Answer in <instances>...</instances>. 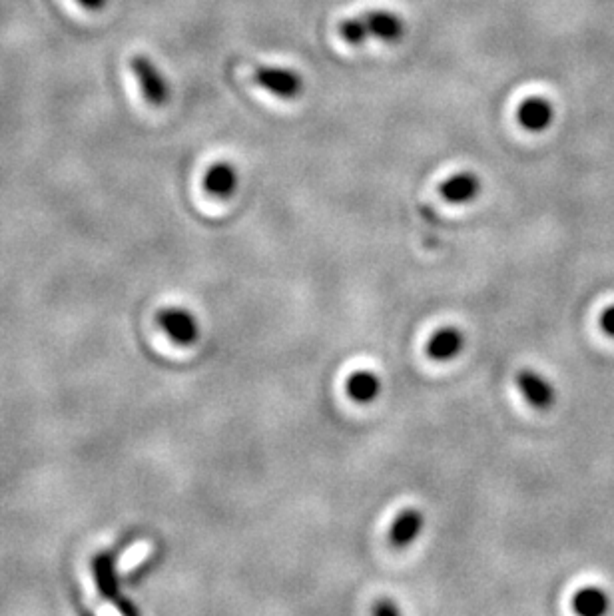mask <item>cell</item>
<instances>
[{
	"label": "cell",
	"instance_id": "cell-12",
	"mask_svg": "<svg viewBox=\"0 0 614 616\" xmlns=\"http://www.w3.org/2000/svg\"><path fill=\"white\" fill-rule=\"evenodd\" d=\"M553 106L545 98H527L519 108V122L533 132H541L551 126Z\"/></svg>",
	"mask_w": 614,
	"mask_h": 616
},
{
	"label": "cell",
	"instance_id": "cell-1",
	"mask_svg": "<svg viewBox=\"0 0 614 616\" xmlns=\"http://www.w3.org/2000/svg\"><path fill=\"white\" fill-rule=\"evenodd\" d=\"M339 34L347 44H363L369 36L387 40V42H397L405 34V24L403 20L385 10H375L367 12L357 18H347L339 24Z\"/></svg>",
	"mask_w": 614,
	"mask_h": 616
},
{
	"label": "cell",
	"instance_id": "cell-11",
	"mask_svg": "<svg viewBox=\"0 0 614 616\" xmlns=\"http://www.w3.org/2000/svg\"><path fill=\"white\" fill-rule=\"evenodd\" d=\"M204 188L218 198H228L236 192L238 188V172L232 164L228 162H218L214 164L204 178Z\"/></svg>",
	"mask_w": 614,
	"mask_h": 616
},
{
	"label": "cell",
	"instance_id": "cell-9",
	"mask_svg": "<svg viewBox=\"0 0 614 616\" xmlns=\"http://www.w3.org/2000/svg\"><path fill=\"white\" fill-rule=\"evenodd\" d=\"M481 192V180L471 172H461L441 184V196L451 204H467Z\"/></svg>",
	"mask_w": 614,
	"mask_h": 616
},
{
	"label": "cell",
	"instance_id": "cell-8",
	"mask_svg": "<svg viewBox=\"0 0 614 616\" xmlns=\"http://www.w3.org/2000/svg\"><path fill=\"white\" fill-rule=\"evenodd\" d=\"M465 347V335L459 327L447 325L437 329L427 341V353L435 361H451L455 359Z\"/></svg>",
	"mask_w": 614,
	"mask_h": 616
},
{
	"label": "cell",
	"instance_id": "cell-4",
	"mask_svg": "<svg viewBox=\"0 0 614 616\" xmlns=\"http://www.w3.org/2000/svg\"><path fill=\"white\" fill-rule=\"evenodd\" d=\"M254 80L280 98H296L304 90V80L298 72L276 66H260L254 70Z\"/></svg>",
	"mask_w": 614,
	"mask_h": 616
},
{
	"label": "cell",
	"instance_id": "cell-10",
	"mask_svg": "<svg viewBox=\"0 0 614 616\" xmlns=\"http://www.w3.org/2000/svg\"><path fill=\"white\" fill-rule=\"evenodd\" d=\"M345 389H347V395L353 401L365 405V403H371V401H375L379 397V393H381V379L371 369H359V371L349 375Z\"/></svg>",
	"mask_w": 614,
	"mask_h": 616
},
{
	"label": "cell",
	"instance_id": "cell-14",
	"mask_svg": "<svg viewBox=\"0 0 614 616\" xmlns=\"http://www.w3.org/2000/svg\"><path fill=\"white\" fill-rule=\"evenodd\" d=\"M375 615H397L399 613V607L393 603V601H387V599H381L373 605L371 609Z\"/></svg>",
	"mask_w": 614,
	"mask_h": 616
},
{
	"label": "cell",
	"instance_id": "cell-7",
	"mask_svg": "<svg viewBox=\"0 0 614 616\" xmlns=\"http://www.w3.org/2000/svg\"><path fill=\"white\" fill-rule=\"evenodd\" d=\"M423 529H425V515L419 509H405L395 517L389 529V541L395 549H405L419 539Z\"/></svg>",
	"mask_w": 614,
	"mask_h": 616
},
{
	"label": "cell",
	"instance_id": "cell-3",
	"mask_svg": "<svg viewBox=\"0 0 614 616\" xmlns=\"http://www.w3.org/2000/svg\"><path fill=\"white\" fill-rule=\"evenodd\" d=\"M94 581L98 587V593L108 599L112 605L120 609V613L128 616L138 615V609L122 595L118 575H116V565H114V555L112 553H100L94 563Z\"/></svg>",
	"mask_w": 614,
	"mask_h": 616
},
{
	"label": "cell",
	"instance_id": "cell-2",
	"mask_svg": "<svg viewBox=\"0 0 614 616\" xmlns=\"http://www.w3.org/2000/svg\"><path fill=\"white\" fill-rule=\"evenodd\" d=\"M130 70L136 76L144 98L152 106H164L170 98V84L158 70V66L146 54H134L130 58Z\"/></svg>",
	"mask_w": 614,
	"mask_h": 616
},
{
	"label": "cell",
	"instance_id": "cell-6",
	"mask_svg": "<svg viewBox=\"0 0 614 616\" xmlns=\"http://www.w3.org/2000/svg\"><path fill=\"white\" fill-rule=\"evenodd\" d=\"M158 321H160L162 329L170 335V339H174L176 343L190 345L200 335L198 321H196V317L188 309H162L160 315H158Z\"/></svg>",
	"mask_w": 614,
	"mask_h": 616
},
{
	"label": "cell",
	"instance_id": "cell-15",
	"mask_svg": "<svg viewBox=\"0 0 614 616\" xmlns=\"http://www.w3.org/2000/svg\"><path fill=\"white\" fill-rule=\"evenodd\" d=\"M601 327H603V331H605L607 335L614 337V306H609V308L603 311V315H601Z\"/></svg>",
	"mask_w": 614,
	"mask_h": 616
},
{
	"label": "cell",
	"instance_id": "cell-16",
	"mask_svg": "<svg viewBox=\"0 0 614 616\" xmlns=\"http://www.w3.org/2000/svg\"><path fill=\"white\" fill-rule=\"evenodd\" d=\"M80 6H84L86 10H90V12H98V10H102L106 4H108V0H76Z\"/></svg>",
	"mask_w": 614,
	"mask_h": 616
},
{
	"label": "cell",
	"instance_id": "cell-13",
	"mask_svg": "<svg viewBox=\"0 0 614 616\" xmlns=\"http://www.w3.org/2000/svg\"><path fill=\"white\" fill-rule=\"evenodd\" d=\"M609 595L599 589V587H587L581 589L575 597H573V609L579 615L585 616H601L609 611Z\"/></svg>",
	"mask_w": 614,
	"mask_h": 616
},
{
	"label": "cell",
	"instance_id": "cell-5",
	"mask_svg": "<svg viewBox=\"0 0 614 616\" xmlns=\"http://www.w3.org/2000/svg\"><path fill=\"white\" fill-rule=\"evenodd\" d=\"M517 385L523 393V397L537 409L545 411V409H551L557 401V391H555V385L545 377L541 375L539 371H533V369H523L519 371L517 375Z\"/></svg>",
	"mask_w": 614,
	"mask_h": 616
}]
</instances>
